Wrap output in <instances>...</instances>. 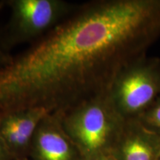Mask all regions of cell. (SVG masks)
<instances>
[{
	"label": "cell",
	"instance_id": "12",
	"mask_svg": "<svg viewBox=\"0 0 160 160\" xmlns=\"http://www.w3.org/2000/svg\"><path fill=\"white\" fill-rule=\"evenodd\" d=\"M157 160H160V154H159V157H158Z\"/></svg>",
	"mask_w": 160,
	"mask_h": 160
},
{
	"label": "cell",
	"instance_id": "11",
	"mask_svg": "<svg viewBox=\"0 0 160 160\" xmlns=\"http://www.w3.org/2000/svg\"><path fill=\"white\" fill-rule=\"evenodd\" d=\"M84 160H113L110 155H97L84 158Z\"/></svg>",
	"mask_w": 160,
	"mask_h": 160
},
{
	"label": "cell",
	"instance_id": "7",
	"mask_svg": "<svg viewBox=\"0 0 160 160\" xmlns=\"http://www.w3.org/2000/svg\"><path fill=\"white\" fill-rule=\"evenodd\" d=\"M160 136L138 119L126 120L110 156L113 160H157Z\"/></svg>",
	"mask_w": 160,
	"mask_h": 160
},
{
	"label": "cell",
	"instance_id": "2",
	"mask_svg": "<svg viewBox=\"0 0 160 160\" xmlns=\"http://www.w3.org/2000/svg\"><path fill=\"white\" fill-rule=\"evenodd\" d=\"M59 116L64 130L84 158L111 154L126 121L112 104L108 91Z\"/></svg>",
	"mask_w": 160,
	"mask_h": 160
},
{
	"label": "cell",
	"instance_id": "8",
	"mask_svg": "<svg viewBox=\"0 0 160 160\" xmlns=\"http://www.w3.org/2000/svg\"><path fill=\"white\" fill-rule=\"evenodd\" d=\"M137 119L147 128L160 136V97Z\"/></svg>",
	"mask_w": 160,
	"mask_h": 160
},
{
	"label": "cell",
	"instance_id": "6",
	"mask_svg": "<svg viewBox=\"0 0 160 160\" xmlns=\"http://www.w3.org/2000/svg\"><path fill=\"white\" fill-rule=\"evenodd\" d=\"M48 112L40 108L19 110L0 119V138L12 160L29 159L32 141Z\"/></svg>",
	"mask_w": 160,
	"mask_h": 160
},
{
	"label": "cell",
	"instance_id": "3",
	"mask_svg": "<svg viewBox=\"0 0 160 160\" xmlns=\"http://www.w3.org/2000/svg\"><path fill=\"white\" fill-rule=\"evenodd\" d=\"M0 5L11 10L8 22L0 29V45L8 52L39 39L79 6L64 0H5Z\"/></svg>",
	"mask_w": 160,
	"mask_h": 160
},
{
	"label": "cell",
	"instance_id": "9",
	"mask_svg": "<svg viewBox=\"0 0 160 160\" xmlns=\"http://www.w3.org/2000/svg\"><path fill=\"white\" fill-rule=\"evenodd\" d=\"M12 58H13V56L10 53V52L4 50L0 45V69L8 65L11 62Z\"/></svg>",
	"mask_w": 160,
	"mask_h": 160
},
{
	"label": "cell",
	"instance_id": "10",
	"mask_svg": "<svg viewBox=\"0 0 160 160\" xmlns=\"http://www.w3.org/2000/svg\"><path fill=\"white\" fill-rule=\"evenodd\" d=\"M0 160H12L8 151L0 138Z\"/></svg>",
	"mask_w": 160,
	"mask_h": 160
},
{
	"label": "cell",
	"instance_id": "5",
	"mask_svg": "<svg viewBox=\"0 0 160 160\" xmlns=\"http://www.w3.org/2000/svg\"><path fill=\"white\" fill-rule=\"evenodd\" d=\"M31 160H84L77 146L66 133L60 116L48 113L32 141Z\"/></svg>",
	"mask_w": 160,
	"mask_h": 160
},
{
	"label": "cell",
	"instance_id": "1",
	"mask_svg": "<svg viewBox=\"0 0 160 160\" xmlns=\"http://www.w3.org/2000/svg\"><path fill=\"white\" fill-rule=\"evenodd\" d=\"M159 37L160 0L79 5L0 69V119L28 108L62 115L105 93Z\"/></svg>",
	"mask_w": 160,
	"mask_h": 160
},
{
	"label": "cell",
	"instance_id": "13",
	"mask_svg": "<svg viewBox=\"0 0 160 160\" xmlns=\"http://www.w3.org/2000/svg\"><path fill=\"white\" fill-rule=\"evenodd\" d=\"M23 160H31L30 159H23Z\"/></svg>",
	"mask_w": 160,
	"mask_h": 160
},
{
	"label": "cell",
	"instance_id": "4",
	"mask_svg": "<svg viewBox=\"0 0 160 160\" xmlns=\"http://www.w3.org/2000/svg\"><path fill=\"white\" fill-rule=\"evenodd\" d=\"M108 94L125 120L137 119L160 97V59L138 58L116 76Z\"/></svg>",
	"mask_w": 160,
	"mask_h": 160
}]
</instances>
